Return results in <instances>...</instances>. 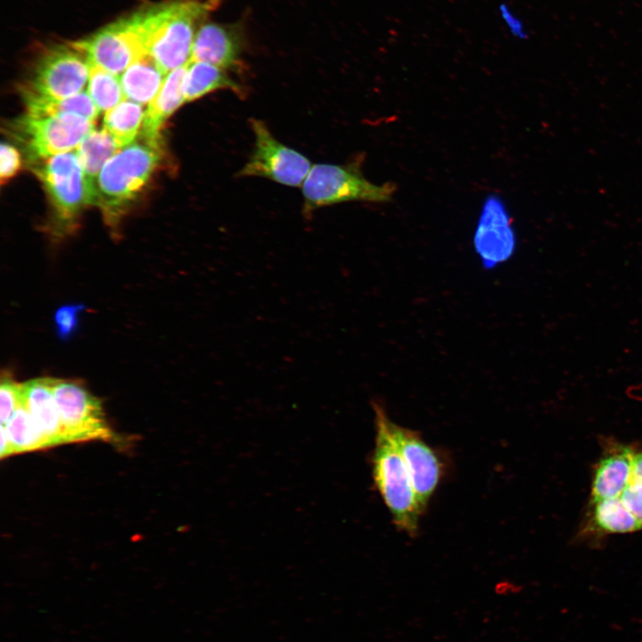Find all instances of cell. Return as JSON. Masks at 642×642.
Wrapping results in <instances>:
<instances>
[{
	"label": "cell",
	"instance_id": "1",
	"mask_svg": "<svg viewBox=\"0 0 642 642\" xmlns=\"http://www.w3.org/2000/svg\"><path fill=\"white\" fill-rule=\"evenodd\" d=\"M221 0H171L137 12L148 54L166 73L187 65L200 26Z\"/></svg>",
	"mask_w": 642,
	"mask_h": 642
},
{
	"label": "cell",
	"instance_id": "2",
	"mask_svg": "<svg viewBox=\"0 0 642 642\" xmlns=\"http://www.w3.org/2000/svg\"><path fill=\"white\" fill-rule=\"evenodd\" d=\"M375 440L372 453V475L399 531L415 535L424 510L413 488L407 466L392 438L390 417L380 401L373 399Z\"/></svg>",
	"mask_w": 642,
	"mask_h": 642
},
{
	"label": "cell",
	"instance_id": "3",
	"mask_svg": "<svg viewBox=\"0 0 642 642\" xmlns=\"http://www.w3.org/2000/svg\"><path fill=\"white\" fill-rule=\"evenodd\" d=\"M162 153L160 136L140 133L136 141L122 147L104 164L96 181V204L110 225L118 222L124 206L141 192Z\"/></svg>",
	"mask_w": 642,
	"mask_h": 642
},
{
	"label": "cell",
	"instance_id": "4",
	"mask_svg": "<svg viewBox=\"0 0 642 642\" xmlns=\"http://www.w3.org/2000/svg\"><path fill=\"white\" fill-rule=\"evenodd\" d=\"M303 212L346 202H386L396 191L392 183L375 185L359 169V163L336 165L317 163L311 167L302 185Z\"/></svg>",
	"mask_w": 642,
	"mask_h": 642
},
{
	"label": "cell",
	"instance_id": "5",
	"mask_svg": "<svg viewBox=\"0 0 642 642\" xmlns=\"http://www.w3.org/2000/svg\"><path fill=\"white\" fill-rule=\"evenodd\" d=\"M30 164L62 224L70 225L86 206L96 204V185L86 177L77 152L60 153Z\"/></svg>",
	"mask_w": 642,
	"mask_h": 642
},
{
	"label": "cell",
	"instance_id": "6",
	"mask_svg": "<svg viewBox=\"0 0 642 642\" xmlns=\"http://www.w3.org/2000/svg\"><path fill=\"white\" fill-rule=\"evenodd\" d=\"M94 122L76 114L37 115L27 112L16 119L11 131L30 163L78 148L94 129Z\"/></svg>",
	"mask_w": 642,
	"mask_h": 642
},
{
	"label": "cell",
	"instance_id": "7",
	"mask_svg": "<svg viewBox=\"0 0 642 642\" xmlns=\"http://www.w3.org/2000/svg\"><path fill=\"white\" fill-rule=\"evenodd\" d=\"M90 68L86 55L72 43L51 45L39 54L30 80L21 90L64 99L81 93Z\"/></svg>",
	"mask_w": 642,
	"mask_h": 642
},
{
	"label": "cell",
	"instance_id": "8",
	"mask_svg": "<svg viewBox=\"0 0 642 642\" xmlns=\"http://www.w3.org/2000/svg\"><path fill=\"white\" fill-rule=\"evenodd\" d=\"M52 388L66 443L113 441L101 401L78 383L53 379Z\"/></svg>",
	"mask_w": 642,
	"mask_h": 642
},
{
	"label": "cell",
	"instance_id": "9",
	"mask_svg": "<svg viewBox=\"0 0 642 642\" xmlns=\"http://www.w3.org/2000/svg\"><path fill=\"white\" fill-rule=\"evenodd\" d=\"M250 124L254 148L236 176L259 177L284 185L301 186L312 167L309 160L279 142L263 121L251 119Z\"/></svg>",
	"mask_w": 642,
	"mask_h": 642
},
{
	"label": "cell",
	"instance_id": "10",
	"mask_svg": "<svg viewBox=\"0 0 642 642\" xmlns=\"http://www.w3.org/2000/svg\"><path fill=\"white\" fill-rule=\"evenodd\" d=\"M72 44L86 55L90 66L101 67L116 75L148 54L136 12Z\"/></svg>",
	"mask_w": 642,
	"mask_h": 642
},
{
	"label": "cell",
	"instance_id": "11",
	"mask_svg": "<svg viewBox=\"0 0 642 642\" xmlns=\"http://www.w3.org/2000/svg\"><path fill=\"white\" fill-rule=\"evenodd\" d=\"M392 438L407 466L413 488L424 509L444 473L440 455L416 431L390 421Z\"/></svg>",
	"mask_w": 642,
	"mask_h": 642
},
{
	"label": "cell",
	"instance_id": "12",
	"mask_svg": "<svg viewBox=\"0 0 642 642\" xmlns=\"http://www.w3.org/2000/svg\"><path fill=\"white\" fill-rule=\"evenodd\" d=\"M515 235L504 202L496 195L484 202L473 236L474 249L486 270L512 257Z\"/></svg>",
	"mask_w": 642,
	"mask_h": 642
},
{
	"label": "cell",
	"instance_id": "13",
	"mask_svg": "<svg viewBox=\"0 0 642 642\" xmlns=\"http://www.w3.org/2000/svg\"><path fill=\"white\" fill-rule=\"evenodd\" d=\"M244 48L245 37L241 23L203 22L194 37L191 61L239 71L243 67Z\"/></svg>",
	"mask_w": 642,
	"mask_h": 642
},
{
	"label": "cell",
	"instance_id": "14",
	"mask_svg": "<svg viewBox=\"0 0 642 642\" xmlns=\"http://www.w3.org/2000/svg\"><path fill=\"white\" fill-rule=\"evenodd\" d=\"M603 442L593 469L589 503L619 498L631 481L635 446L614 439Z\"/></svg>",
	"mask_w": 642,
	"mask_h": 642
},
{
	"label": "cell",
	"instance_id": "15",
	"mask_svg": "<svg viewBox=\"0 0 642 642\" xmlns=\"http://www.w3.org/2000/svg\"><path fill=\"white\" fill-rule=\"evenodd\" d=\"M52 378H39L21 385V402L51 447L65 444Z\"/></svg>",
	"mask_w": 642,
	"mask_h": 642
},
{
	"label": "cell",
	"instance_id": "16",
	"mask_svg": "<svg viewBox=\"0 0 642 642\" xmlns=\"http://www.w3.org/2000/svg\"><path fill=\"white\" fill-rule=\"evenodd\" d=\"M642 531V523L619 498L589 503L580 536L599 539L607 535Z\"/></svg>",
	"mask_w": 642,
	"mask_h": 642
},
{
	"label": "cell",
	"instance_id": "17",
	"mask_svg": "<svg viewBox=\"0 0 642 642\" xmlns=\"http://www.w3.org/2000/svg\"><path fill=\"white\" fill-rule=\"evenodd\" d=\"M187 65L176 69L166 76L163 85L149 103L144 113L142 134L157 136L165 120L185 102L184 82Z\"/></svg>",
	"mask_w": 642,
	"mask_h": 642
},
{
	"label": "cell",
	"instance_id": "18",
	"mask_svg": "<svg viewBox=\"0 0 642 642\" xmlns=\"http://www.w3.org/2000/svg\"><path fill=\"white\" fill-rule=\"evenodd\" d=\"M185 102L197 100L218 90H229L240 97L245 95L243 86L233 79L228 71L216 65L190 61L184 82Z\"/></svg>",
	"mask_w": 642,
	"mask_h": 642
},
{
	"label": "cell",
	"instance_id": "19",
	"mask_svg": "<svg viewBox=\"0 0 642 642\" xmlns=\"http://www.w3.org/2000/svg\"><path fill=\"white\" fill-rule=\"evenodd\" d=\"M166 76L147 54L133 62L123 72L120 84L124 96L139 104L151 103L160 92Z\"/></svg>",
	"mask_w": 642,
	"mask_h": 642
},
{
	"label": "cell",
	"instance_id": "20",
	"mask_svg": "<svg viewBox=\"0 0 642 642\" xmlns=\"http://www.w3.org/2000/svg\"><path fill=\"white\" fill-rule=\"evenodd\" d=\"M21 92L27 112L31 114L70 113L94 122L100 111L88 93L85 92L64 99L45 97L26 90H21Z\"/></svg>",
	"mask_w": 642,
	"mask_h": 642
},
{
	"label": "cell",
	"instance_id": "21",
	"mask_svg": "<svg viewBox=\"0 0 642 642\" xmlns=\"http://www.w3.org/2000/svg\"><path fill=\"white\" fill-rule=\"evenodd\" d=\"M122 147L104 128L93 129L77 148L81 166L88 179L96 185L98 172Z\"/></svg>",
	"mask_w": 642,
	"mask_h": 642
},
{
	"label": "cell",
	"instance_id": "22",
	"mask_svg": "<svg viewBox=\"0 0 642 642\" xmlns=\"http://www.w3.org/2000/svg\"><path fill=\"white\" fill-rule=\"evenodd\" d=\"M4 426L13 455L51 448L21 402Z\"/></svg>",
	"mask_w": 642,
	"mask_h": 642
},
{
	"label": "cell",
	"instance_id": "23",
	"mask_svg": "<svg viewBox=\"0 0 642 642\" xmlns=\"http://www.w3.org/2000/svg\"><path fill=\"white\" fill-rule=\"evenodd\" d=\"M144 113L141 104L131 101H121L106 111L103 128L121 147H124L131 144L141 132Z\"/></svg>",
	"mask_w": 642,
	"mask_h": 642
},
{
	"label": "cell",
	"instance_id": "24",
	"mask_svg": "<svg viewBox=\"0 0 642 642\" xmlns=\"http://www.w3.org/2000/svg\"><path fill=\"white\" fill-rule=\"evenodd\" d=\"M87 93L97 108L103 111L116 106L124 95L118 76L98 66L90 68Z\"/></svg>",
	"mask_w": 642,
	"mask_h": 642
},
{
	"label": "cell",
	"instance_id": "25",
	"mask_svg": "<svg viewBox=\"0 0 642 642\" xmlns=\"http://www.w3.org/2000/svg\"><path fill=\"white\" fill-rule=\"evenodd\" d=\"M83 304H69L60 307L54 314V327L57 336L62 341L70 339L78 330Z\"/></svg>",
	"mask_w": 642,
	"mask_h": 642
},
{
	"label": "cell",
	"instance_id": "26",
	"mask_svg": "<svg viewBox=\"0 0 642 642\" xmlns=\"http://www.w3.org/2000/svg\"><path fill=\"white\" fill-rule=\"evenodd\" d=\"M21 383L9 376H3L0 384V418L5 424L21 403Z\"/></svg>",
	"mask_w": 642,
	"mask_h": 642
},
{
	"label": "cell",
	"instance_id": "27",
	"mask_svg": "<svg viewBox=\"0 0 642 642\" xmlns=\"http://www.w3.org/2000/svg\"><path fill=\"white\" fill-rule=\"evenodd\" d=\"M21 167V156L19 151L9 144L1 145L0 179L4 185L13 177Z\"/></svg>",
	"mask_w": 642,
	"mask_h": 642
},
{
	"label": "cell",
	"instance_id": "28",
	"mask_svg": "<svg viewBox=\"0 0 642 642\" xmlns=\"http://www.w3.org/2000/svg\"><path fill=\"white\" fill-rule=\"evenodd\" d=\"M626 507L642 523V483L631 480L620 496Z\"/></svg>",
	"mask_w": 642,
	"mask_h": 642
},
{
	"label": "cell",
	"instance_id": "29",
	"mask_svg": "<svg viewBox=\"0 0 642 642\" xmlns=\"http://www.w3.org/2000/svg\"><path fill=\"white\" fill-rule=\"evenodd\" d=\"M631 480L642 483V446H635Z\"/></svg>",
	"mask_w": 642,
	"mask_h": 642
},
{
	"label": "cell",
	"instance_id": "30",
	"mask_svg": "<svg viewBox=\"0 0 642 642\" xmlns=\"http://www.w3.org/2000/svg\"><path fill=\"white\" fill-rule=\"evenodd\" d=\"M1 447H0V457L4 458L13 455L10 441L6 435L4 426L1 425Z\"/></svg>",
	"mask_w": 642,
	"mask_h": 642
}]
</instances>
